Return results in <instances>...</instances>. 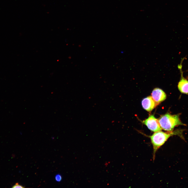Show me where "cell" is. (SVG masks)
I'll use <instances>...</instances> for the list:
<instances>
[{"label":"cell","mask_w":188,"mask_h":188,"mask_svg":"<svg viewBox=\"0 0 188 188\" xmlns=\"http://www.w3.org/2000/svg\"><path fill=\"white\" fill-rule=\"evenodd\" d=\"M182 130H177L174 131L164 132L160 131L155 132L150 136L153 148V157L155 158L156 152L171 136L178 135L183 138Z\"/></svg>","instance_id":"cell-1"},{"label":"cell","mask_w":188,"mask_h":188,"mask_svg":"<svg viewBox=\"0 0 188 188\" xmlns=\"http://www.w3.org/2000/svg\"><path fill=\"white\" fill-rule=\"evenodd\" d=\"M179 115V114L172 115L167 113L161 116L158 119L161 128L165 131H171L176 126L186 125L181 122Z\"/></svg>","instance_id":"cell-2"},{"label":"cell","mask_w":188,"mask_h":188,"mask_svg":"<svg viewBox=\"0 0 188 188\" xmlns=\"http://www.w3.org/2000/svg\"><path fill=\"white\" fill-rule=\"evenodd\" d=\"M143 123L149 130L154 132L161 131L162 130L158 120L153 115H150L148 118L143 121Z\"/></svg>","instance_id":"cell-3"},{"label":"cell","mask_w":188,"mask_h":188,"mask_svg":"<svg viewBox=\"0 0 188 188\" xmlns=\"http://www.w3.org/2000/svg\"><path fill=\"white\" fill-rule=\"evenodd\" d=\"M181 63V62L178 66L181 73V78L178 85V88L181 93L188 94V80L183 75Z\"/></svg>","instance_id":"cell-4"},{"label":"cell","mask_w":188,"mask_h":188,"mask_svg":"<svg viewBox=\"0 0 188 188\" xmlns=\"http://www.w3.org/2000/svg\"><path fill=\"white\" fill-rule=\"evenodd\" d=\"M151 97L157 105L166 99V95L162 89L156 88L152 91L151 94Z\"/></svg>","instance_id":"cell-5"},{"label":"cell","mask_w":188,"mask_h":188,"mask_svg":"<svg viewBox=\"0 0 188 188\" xmlns=\"http://www.w3.org/2000/svg\"><path fill=\"white\" fill-rule=\"evenodd\" d=\"M143 108L148 112L151 111L157 105L151 96L144 98L142 101Z\"/></svg>","instance_id":"cell-6"},{"label":"cell","mask_w":188,"mask_h":188,"mask_svg":"<svg viewBox=\"0 0 188 188\" xmlns=\"http://www.w3.org/2000/svg\"><path fill=\"white\" fill-rule=\"evenodd\" d=\"M62 179L61 176L59 174L56 175L55 177V180L58 182L60 181Z\"/></svg>","instance_id":"cell-7"},{"label":"cell","mask_w":188,"mask_h":188,"mask_svg":"<svg viewBox=\"0 0 188 188\" xmlns=\"http://www.w3.org/2000/svg\"><path fill=\"white\" fill-rule=\"evenodd\" d=\"M24 187L23 186H22L19 185L18 183H16L15 184L13 185L12 187V188H24Z\"/></svg>","instance_id":"cell-8"}]
</instances>
